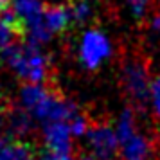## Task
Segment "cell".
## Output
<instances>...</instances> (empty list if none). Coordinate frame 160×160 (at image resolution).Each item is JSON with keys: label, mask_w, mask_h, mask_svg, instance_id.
<instances>
[{"label": "cell", "mask_w": 160, "mask_h": 160, "mask_svg": "<svg viewBox=\"0 0 160 160\" xmlns=\"http://www.w3.org/2000/svg\"><path fill=\"white\" fill-rule=\"evenodd\" d=\"M22 102L32 115L43 119L47 122L65 121L70 122L78 115V110L65 97L54 94L49 87H42L40 83H31L22 88Z\"/></svg>", "instance_id": "cell-1"}, {"label": "cell", "mask_w": 160, "mask_h": 160, "mask_svg": "<svg viewBox=\"0 0 160 160\" xmlns=\"http://www.w3.org/2000/svg\"><path fill=\"white\" fill-rule=\"evenodd\" d=\"M2 58L6 59L13 70L27 83H42L49 78V58L36 47V43H15L2 51Z\"/></svg>", "instance_id": "cell-2"}, {"label": "cell", "mask_w": 160, "mask_h": 160, "mask_svg": "<svg viewBox=\"0 0 160 160\" xmlns=\"http://www.w3.org/2000/svg\"><path fill=\"white\" fill-rule=\"evenodd\" d=\"M87 138L88 146L97 160H112L117 155L119 137H117V131H113L108 124H92L87 131Z\"/></svg>", "instance_id": "cell-3"}, {"label": "cell", "mask_w": 160, "mask_h": 160, "mask_svg": "<svg viewBox=\"0 0 160 160\" xmlns=\"http://www.w3.org/2000/svg\"><path fill=\"white\" fill-rule=\"evenodd\" d=\"M122 83H124L126 92L138 104H144L148 101V97L151 95L149 74L146 70V65H142L140 61H130V63H126L124 72H122Z\"/></svg>", "instance_id": "cell-4"}, {"label": "cell", "mask_w": 160, "mask_h": 160, "mask_svg": "<svg viewBox=\"0 0 160 160\" xmlns=\"http://www.w3.org/2000/svg\"><path fill=\"white\" fill-rule=\"evenodd\" d=\"M108 54H110V42L101 31H88V32H85V36L81 40L79 56H81V61L88 68L99 67L104 59L108 58Z\"/></svg>", "instance_id": "cell-5"}, {"label": "cell", "mask_w": 160, "mask_h": 160, "mask_svg": "<svg viewBox=\"0 0 160 160\" xmlns=\"http://www.w3.org/2000/svg\"><path fill=\"white\" fill-rule=\"evenodd\" d=\"M25 34V25L15 11H4L0 15V51L18 43Z\"/></svg>", "instance_id": "cell-6"}, {"label": "cell", "mask_w": 160, "mask_h": 160, "mask_svg": "<svg viewBox=\"0 0 160 160\" xmlns=\"http://www.w3.org/2000/svg\"><path fill=\"white\" fill-rule=\"evenodd\" d=\"M0 126L6 135L13 137H22L31 130V117L22 108H4L0 110Z\"/></svg>", "instance_id": "cell-7"}, {"label": "cell", "mask_w": 160, "mask_h": 160, "mask_svg": "<svg viewBox=\"0 0 160 160\" xmlns=\"http://www.w3.org/2000/svg\"><path fill=\"white\" fill-rule=\"evenodd\" d=\"M72 130L65 121H52L45 126V149L56 153H70Z\"/></svg>", "instance_id": "cell-8"}, {"label": "cell", "mask_w": 160, "mask_h": 160, "mask_svg": "<svg viewBox=\"0 0 160 160\" xmlns=\"http://www.w3.org/2000/svg\"><path fill=\"white\" fill-rule=\"evenodd\" d=\"M121 144H122L124 160H149L151 158V144L138 131H135L128 138L121 140Z\"/></svg>", "instance_id": "cell-9"}, {"label": "cell", "mask_w": 160, "mask_h": 160, "mask_svg": "<svg viewBox=\"0 0 160 160\" xmlns=\"http://www.w3.org/2000/svg\"><path fill=\"white\" fill-rule=\"evenodd\" d=\"M0 160H38V155L27 142L4 140L0 142Z\"/></svg>", "instance_id": "cell-10"}, {"label": "cell", "mask_w": 160, "mask_h": 160, "mask_svg": "<svg viewBox=\"0 0 160 160\" xmlns=\"http://www.w3.org/2000/svg\"><path fill=\"white\" fill-rule=\"evenodd\" d=\"M68 9H70L72 22H85L90 16V6H88L87 0H72Z\"/></svg>", "instance_id": "cell-11"}, {"label": "cell", "mask_w": 160, "mask_h": 160, "mask_svg": "<svg viewBox=\"0 0 160 160\" xmlns=\"http://www.w3.org/2000/svg\"><path fill=\"white\" fill-rule=\"evenodd\" d=\"M151 101H153L155 110L158 112V115H160V78H157L151 83Z\"/></svg>", "instance_id": "cell-12"}, {"label": "cell", "mask_w": 160, "mask_h": 160, "mask_svg": "<svg viewBox=\"0 0 160 160\" xmlns=\"http://www.w3.org/2000/svg\"><path fill=\"white\" fill-rule=\"evenodd\" d=\"M130 8L135 16H142L148 8V0H130Z\"/></svg>", "instance_id": "cell-13"}, {"label": "cell", "mask_w": 160, "mask_h": 160, "mask_svg": "<svg viewBox=\"0 0 160 160\" xmlns=\"http://www.w3.org/2000/svg\"><path fill=\"white\" fill-rule=\"evenodd\" d=\"M9 4H11V0H0V15L9 9Z\"/></svg>", "instance_id": "cell-14"}, {"label": "cell", "mask_w": 160, "mask_h": 160, "mask_svg": "<svg viewBox=\"0 0 160 160\" xmlns=\"http://www.w3.org/2000/svg\"><path fill=\"white\" fill-rule=\"evenodd\" d=\"M153 27H155V31L160 32V15H157L155 18H153Z\"/></svg>", "instance_id": "cell-15"}, {"label": "cell", "mask_w": 160, "mask_h": 160, "mask_svg": "<svg viewBox=\"0 0 160 160\" xmlns=\"http://www.w3.org/2000/svg\"><path fill=\"white\" fill-rule=\"evenodd\" d=\"M6 104H4V92H2V88H0V110L4 108Z\"/></svg>", "instance_id": "cell-16"}, {"label": "cell", "mask_w": 160, "mask_h": 160, "mask_svg": "<svg viewBox=\"0 0 160 160\" xmlns=\"http://www.w3.org/2000/svg\"><path fill=\"white\" fill-rule=\"evenodd\" d=\"M79 160H95V158H88V157H85V158H79Z\"/></svg>", "instance_id": "cell-17"}]
</instances>
